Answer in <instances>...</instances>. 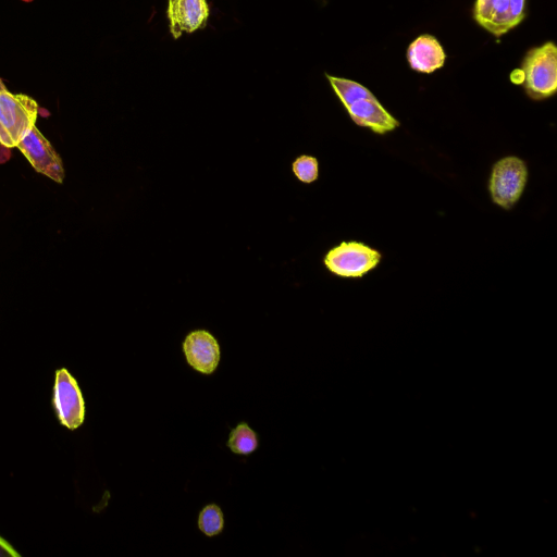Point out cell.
Instances as JSON below:
<instances>
[{
	"instance_id": "obj_1",
	"label": "cell",
	"mask_w": 557,
	"mask_h": 557,
	"mask_svg": "<svg viewBox=\"0 0 557 557\" xmlns=\"http://www.w3.org/2000/svg\"><path fill=\"white\" fill-rule=\"evenodd\" d=\"M38 111L32 97L9 91L0 78V145L16 147L36 125Z\"/></svg>"
},
{
	"instance_id": "obj_2",
	"label": "cell",
	"mask_w": 557,
	"mask_h": 557,
	"mask_svg": "<svg viewBox=\"0 0 557 557\" xmlns=\"http://www.w3.org/2000/svg\"><path fill=\"white\" fill-rule=\"evenodd\" d=\"M522 84L533 100L552 97L557 90V48L553 41L530 49L521 63Z\"/></svg>"
},
{
	"instance_id": "obj_3",
	"label": "cell",
	"mask_w": 557,
	"mask_h": 557,
	"mask_svg": "<svg viewBox=\"0 0 557 557\" xmlns=\"http://www.w3.org/2000/svg\"><path fill=\"white\" fill-rule=\"evenodd\" d=\"M527 180L528 168L522 159L509 156L497 161L488 184L493 202L503 209L512 208L520 199Z\"/></svg>"
},
{
	"instance_id": "obj_4",
	"label": "cell",
	"mask_w": 557,
	"mask_h": 557,
	"mask_svg": "<svg viewBox=\"0 0 557 557\" xmlns=\"http://www.w3.org/2000/svg\"><path fill=\"white\" fill-rule=\"evenodd\" d=\"M381 253L359 242H343L333 247L324 257L326 269L342 277H362L376 268Z\"/></svg>"
},
{
	"instance_id": "obj_5",
	"label": "cell",
	"mask_w": 557,
	"mask_h": 557,
	"mask_svg": "<svg viewBox=\"0 0 557 557\" xmlns=\"http://www.w3.org/2000/svg\"><path fill=\"white\" fill-rule=\"evenodd\" d=\"M53 406L63 426L69 430H76L83 424L85 401L78 383L65 368L55 372Z\"/></svg>"
},
{
	"instance_id": "obj_6",
	"label": "cell",
	"mask_w": 557,
	"mask_h": 557,
	"mask_svg": "<svg viewBox=\"0 0 557 557\" xmlns=\"http://www.w3.org/2000/svg\"><path fill=\"white\" fill-rule=\"evenodd\" d=\"M17 149L29 161L36 172L57 183L64 178L62 159L52 144L40 133L36 125L17 144Z\"/></svg>"
},
{
	"instance_id": "obj_7",
	"label": "cell",
	"mask_w": 557,
	"mask_h": 557,
	"mask_svg": "<svg viewBox=\"0 0 557 557\" xmlns=\"http://www.w3.org/2000/svg\"><path fill=\"white\" fill-rule=\"evenodd\" d=\"M183 352L187 363L206 375L216 370L221 358L218 341L206 330H196L187 334L183 342Z\"/></svg>"
},
{
	"instance_id": "obj_8",
	"label": "cell",
	"mask_w": 557,
	"mask_h": 557,
	"mask_svg": "<svg viewBox=\"0 0 557 557\" xmlns=\"http://www.w3.org/2000/svg\"><path fill=\"white\" fill-rule=\"evenodd\" d=\"M166 16L174 39L206 26L209 17L207 0H168Z\"/></svg>"
},
{
	"instance_id": "obj_9",
	"label": "cell",
	"mask_w": 557,
	"mask_h": 557,
	"mask_svg": "<svg viewBox=\"0 0 557 557\" xmlns=\"http://www.w3.org/2000/svg\"><path fill=\"white\" fill-rule=\"evenodd\" d=\"M351 120L359 126L383 135L399 126V122L373 96L356 100L345 107Z\"/></svg>"
},
{
	"instance_id": "obj_10",
	"label": "cell",
	"mask_w": 557,
	"mask_h": 557,
	"mask_svg": "<svg viewBox=\"0 0 557 557\" xmlns=\"http://www.w3.org/2000/svg\"><path fill=\"white\" fill-rule=\"evenodd\" d=\"M407 59L412 70L432 73L444 65L446 54L435 37L421 35L409 45Z\"/></svg>"
},
{
	"instance_id": "obj_11",
	"label": "cell",
	"mask_w": 557,
	"mask_h": 557,
	"mask_svg": "<svg viewBox=\"0 0 557 557\" xmlns=\"http://www.w3.org/2000/svg\"><path fill=\"white\" fill-rule=\"evenodd\" d=\"M473 17L481 27L496 37L515 28L508 0H476Z\"/></svg>"
},
{
	"instance_id": "obj_12",
	"label": "cell",
	"mask_w": 557,
	"mask_h": 557,
	"mask_svg": "<svg viewBox=\"0 0 557 557\" xmlns=\"http://www.w3.org/2000/svg\"><path fill=\"white\" fill-rule=\"evenodd\" d=\"M226 446L236 455L248 456L259 446L258 435L247 423L240 422L230 432Z\"/></svg>"
},
{
	"instance_id": "obj_13",
	"label": "cell",
	"mask_w": 557,
	"mask_h": 557,
	"mask_svg": "<svg viewBox=\"0 0 557 557\" xmlns=\"http://www.w3.org/2000/svg\"><path fill=\"white\" fill-rule=\"evenodd\" d=\"M326 77L344 107L356 100L373 96L367 87L357 82L331 75H326Z\"/></svg>"
},
{
	"instance_id": "obj_14",
	"label": "cell",
	"mask_w": 557,
	"mask_h": 557,
	"mask_svg": "<svg viewBox=\"0 0 557 557\" xmlns=\"http://www.w3.org/2000/svg\"><path fill=\"white\" fill-rule=\"evenodd\" d=\"M198 528L207 536H215L223 531L224 516L216 504H209L200 510Z\"/></svg>"
},
{
	"instance_id": "obj_15",
	"label": "cell",
	"mask_w": 557,
	"mask_h": 557,
	"mask_svg": "<svg viewBox=\"0 0 557 557\" xmlns=\"http://www.w3.org/2000/svg\"><path fill=\"white\" fill-rule=\"evenodd\" d=\"M296 177L302 183H312L318 178V160L311 156H300L292 164Z\"/></svg>"
},
{
	"instance_id": "obj_16",
	"label": "cell",
	"mask_w": 557,
	"mask_h": 557,
	"mask_svg": "<svg viewBox=\"0 0 557 557\" xmlns=\"http://www.w3.org/2000/svg\"><path fill=\"white\" fill-rule=\"evenodd\" d=\"M510 15L515 27L519 25L524 17L525 0H508Z\"/></svg>"
},
{
	"instance_id": "obj_17",
	"label": "cell",
	"mask_w": 557,
	"mask_h": 557,
	"mask_svg": "<svg viewBox=\"0 0 557 557\" xmlns=\"http://www.w3.org/2000/svg\"><path fill=\"white\" fill-rule=\"evenodd\" d=\"M13 546L0 536V557H18Z\"/></svg>"
}]
</instances>
